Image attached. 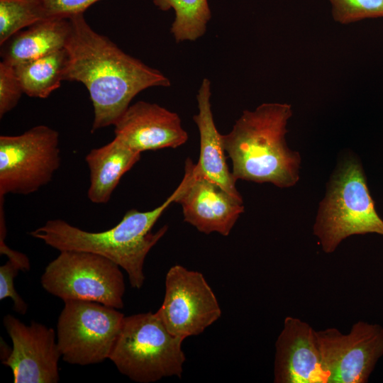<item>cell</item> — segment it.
<instances>
[{"label":"cell","instance_id":"cell-1","mask_svg":"<svg viewBox=\"0 0 383 383\" xmlns=\"http://www.w3.org/2000/svg\"><path fill=\"white\" fill-rule=\"evenodd\" d=\"M70 18L65 45L64 81L82 83L94 109L91 133L114 125L140 91L168 87L171 82L160 70L123 52L86 21L84 13Z\"/></svg>","mask_w":383,"mask_h":383},{"label":"cell","instance_id":"cell-2","mask_svg":"<svg viewBox=\"0 0 383 383\" xmlns=\"http://www.w3.org/2000/svg\"><path fill=\"white\" fill-rule=\"evenodd\" d=\"M292 116L289 104L264 103L243 111L232 130L221 135L236 181L271 183L279 188L296 184L301 156L288 147L285 138Z\"/></svg>","mask_w":383,"mask_h":383},{"label":"cell","instance_id":"cell-3","mask_svg":"<svg viewBox=\"0 0 383 383\" xmlns=\"http://www.w3.org/2000/svg\"><path fill=\"white\" fill-rule=\"evenodd\" d=\"M180 189L179 184L161 205L152 210L130 209L117 225L104 231H86L64 220L52 219L28 234L59 251H85L104 256L123 268L128 274L131 286L139 289L145 279V257L165 234L168 226L165 225L155 233L152 232V228L174 202Z\"/></svg>","mask_w":383,"mask_h":383},{"label":"cell","instance_id":"cell-4","mask_svg":"<svg viewBox=\"0 0 383 383\" xmlns=\"http://www.w3.org/2000/svg\"><path fill=\"white\" fill-rule=\"evenodd\" d=\"M323 251L331 253L353 235H383L378 215L360 161L351 155L338 163L320 203L313 226Z\"/></svg>","mask_w":383,"mask_h":383},{"label":"cell","instance_id":"cell-5","mask_svg":"<svg viewBox=\"0 0 383 383\" xmlns=\"http://www.w3.org/2000/svg\"><path fill=\"white\" fill-rule=\"evenodd\" d=\"M183 340L167 330L156 313L124 316L109 359L121 374L136 382L180 377L186 360Z\"/></svg>","mask_w":383,"mask_h":383},{"label":"cell","instance_id":"cell-6","mask_svg":"<svg viewBox=\"0 0 383 383\" xmlns=\"http://www.w3.org/2000/svg\"><path fill=\"white\" fill-rule=\"evenodd\" d=\"M41 277L43 289L62 300H86L119 309L123 307L125 282L121 267L100 255L60 251Z\"/></svg>","mask_w":383,"mask_h":383},{"label":"cell","instance_id":"cell-7","mask_svg":"<svg viewBox=\"0 0 383 383\" xmlns=\"http://www.w3.org/2000/svg\"><path fill=\"white\" fill-rule=\"evenodd\" d=\"M57 323V341L62 360L88 365L109 358L124 315L117 309L86 300H67Z\"/></svg>","mask_w":383,"mask_h":383},{"label":"cell","instance_id":"cell-8","mask_svg":"<svg viewBox=\"0 0 383 383\" xmlns=\"http://www.w3.org/2000/svg\"><path fill=\"white\" fill-rule=\"evenodd\" d=\"M59 133L45 125L0 136V196L27 195L48 184L60 165Z\"/></svg>","mask_w":383,"mask_h":383},{"label":"cell","instance_id":"cell-9","mask_svg":"<svg viewBox=\"0 0 383 383\" xmlns=\"http://www.w3.org/2000/svg\"><path fill=\"white\" fill-rule=\"evenodd\" d=\"M155 313L171 334L184 340L204 332L221 309L201 272L175 265L166 274L165 297Z\"/></svg>","mask_w":383,"mask_h":383},{"label":"cell","instance_id":"cell-10","mask_svg":"<svg viewBox=\"0 0 383 383\" xmlns=\"http://www.w3.org/2000/svg\"><path fill=\"white\" fill-rule=\"evenodd\" d=\"M329 383H365L383 355V327L358 321L347 334L335 328L316 331Z\"/></svg>","mask_w":383,"mask_h":383},{"label":"cell","instance_id":"cell-11","mask_svg":"<svg viewBox=\"0 0 383 383\" xmlns=\"http://www.w3.org/2000/svg\"><path fill=\"white\" fill-rule=\"evenodd\" d=\"M12 342L9 353L3 349L2 363L9 367L15 383H57L61 353L55 331L43 324L29 326L11 314L3 319Z\"/></svg>","mask_w":383,"mask_h":383},{"label":"cell","instance_id":"cell-12","mask_svg":"<svg viewBox=\"0 0 383 383\" xmlns=\"http://www.w3.org/2000/svg\"><path fill=\"white\" fill-rule=\"evenodd\" d=\"M180 186L174 202L181 205L184 221L205 234L228 235L244 211L243 201L199 172L190 158Z\"/></svg>","mask_w":383,"mask_h":383},{"label":"cell","instance_id":"cell-13","mask_svg":"<svg viewBox=\"0 0 383 383\" xmlns=\"http://www.w3.org/2000/svg\"><path fill=\"white\" fill-rule=\"evenodd\" d=\"M275 383H329L316 331L308 323L287 316L275 343Z\"/></svg>","mask_w":383,"mask_h":383},{"label":"cell","instance_id":"cell-14","mask_svg":"<svg viewBox=\"0 0 383 383\" xmlns=\"http://www.w3.org/2000/svg\"><path fill=\"white\" fill-rule=\"evenodd\" d=\"M113 126L115 138L140 153L175 148L188 140L177 113L144 101L130 105Z\"/></svg>","mask_w":383,"mask_h":383},{"label":"cell","instance_id":"cell-15","mask_svg":"<svg viewBox=\"0 0 383 383\" xmlns=\"http://www.w3.org/2000/svg\"><path fill=\"white\" fill-rule=\"evenodd\" d=\"M211 82L204 78L196 94L199 112L193 116L200 137L199 158L196 170L236 199L243 200L226 162L221 134L217 130L211 105Z\"/></svg>","mask_w":383,"mask_h":383},{"label":"cell","instance_id":"cell-16","mask_svg":"<svg viewBox=\"0 0 383 383\" xmlns=\"http://www.w3.org/2000/svg\"><path fill=\"white\" fill-rule=\"evenodd\" d=\"M70 28V18L48 17L20 30L2 44V61L15 66L63 49Z\"/></svg>","mask_w":383,"mask_h":383},{"label":"cell","instance_id":"cell-17","mask_svg":"<svg viewBox=\"0 0 383 383\" xmlns=\"http://www.w3.org/2000/svg\"><path fill=\"white\" fill-rule=\"evenodd\" d=\"M140 154L115 138L90 150L85 160L90 172L89 199L106 204L123 174L140 159Z\"/></svg>","mask_w":383,"mask_h":383},{"label":"cell","instance_id":"cell-18","mask_svg":"<svg viewBox=\"0 0 383 383\" xmlns=\"http://www.w3.org/2000/svg\"><path fill=\"white\" fill-rule=\"evenodd\" d=\"M67 62L65 48L15 66L24 94L47 98L61 86Z\"/></svg>","mask_w":383,"mask_h":383},{"label":"cell","instance_id":"cell-19","mask_svg":"<svg viewBox=\"0 0 383 383\" xmlns=\"http://www.w3.org/2000/svg\"><path fill=\"white\" fill-rule=\"evenodd\" d=\"M162 11L173 9L170 31L176 42L194 41L204 35L211 17L208 0H153Z\"/></svg>","mask_w":383,"mask_h":383},{"label":"cell","instance_id":"cell-20","mask_svg":"<svg viewBox=\"0 0 383 383\" xmlns=\"http://www.w3.org/2000/svg\"><path fill=\"white\" fill-rule=\"evenodd\" d=\"M48 17L42 0H0V45Z\"/></svg>","mask_w":383,"mask_h":383},{"label":"cell","instance_id":"cell-21","mask_svg":"<svg viewBox=\"0 0 383 383\" xmlns=\"http://www.w3.org/2000/svg\"><path fill=\"white\" fill-rule=\"evenodd\" d=\"M334 21L348 25L362 20L383 18V0H328Z\"/></svg>","mask_w":383,"mask_h":383},{"label":"cell","instance_id":"cell-22","mask_svg":"<svg viewBox=\"0 0 383 383\" xmlns=\"http://www.w3.org/2000/svg\"><path fill=\"white\" fill-rule=\"evenodd\" d=\"M24 94L14 67L4 62H0V117L11 111Z\"/></svg>","mask_w":383,"mask_h":383},{"label":"cell","instance_id":"cell-23","mask_svg":"<svg viewBox=\"0 0 383 383\" xmlns=\"http://www.w3.org/2000/svg\"><path fill=\"white\" fill-rule=\"evenodd\" d=\"M21 267L14 262L8 261L0 267V300L10 297L13 303V309L18 313L24 315L28 305L17 293L14 287V279Z\"/></svg>","mask_w":383,"mask_h":383},{"label":"cell","instance_id":"cell-24","mask_svg":"<svg viewBox=\"0 0 383 383\" xmlns=\"http://www.w3.org/2000/svg\"><path fill=\"white\" fill-rule=\"evenodd\" d=\"M99 0H42L48 17L70 18L82 13Z\"/></svg>","mask_w":383,"mask_h":383},{"label":"cell","instance_id":"cell-25","mask_svg":"<svg viewBox=\"0 0 383 383\" xmlns=\"http://www.w3.org/2000/svg\"><path fill=\"white\" fill-rule=\"evenodd\" d=\"M6 230L4 218V201H0V252L5 255L9 260L14 262L22 271L30 270V262L27 256L21 252L10 248L5 243Z\"/></svg>","mask_w":383,"mask_h":383}]
</instances>
